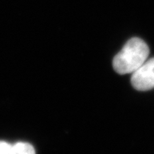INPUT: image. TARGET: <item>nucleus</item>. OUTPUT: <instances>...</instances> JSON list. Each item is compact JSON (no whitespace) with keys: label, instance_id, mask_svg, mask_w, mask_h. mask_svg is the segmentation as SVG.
<instances>
[{"label":"nucleus","instance_id":"7ed1b4c3","mask_svg":"<svg viewBox=\"0 0 154 154\" xmlns=\"http://www.w3.org/2000/svg\"><path fill=\"white\" fill-rule=\"evenodd\" d=\"M0 154H35V150L29 142H17L12 144L0 141Z\"/></svg>","mask_w":154,"mask_h":154},{"label":"nucleus","instance_id":"f257e3e1","mask_svg":"<svg viewBox=\"0 0 154 154\" xmlns=\"http://www.w3.org/2000/svg\"><path fill=\"white\" fill-rule=\"evenodd\" d=\"M149 54V48L144 41L137 37L131 38L114 57V70L120 75L133 73L143 65Z\"/></svg>","mask_w":154,"mask_h":154},{"label":"nucleus","instance_id":"f03ea898","mask_svg":"<svg viewBox=\"0 0 154 154\" xmlns=\"http://www.w3.org/2000/svg\"><path fill=\"white\" fill-rule=\"evenodd\" d=\"M131 84L138 91H149L154 88V57L146 60L142 66L132 73Z\"/></svg>","mask_w":154,"mask_h":154}]
</instances>
